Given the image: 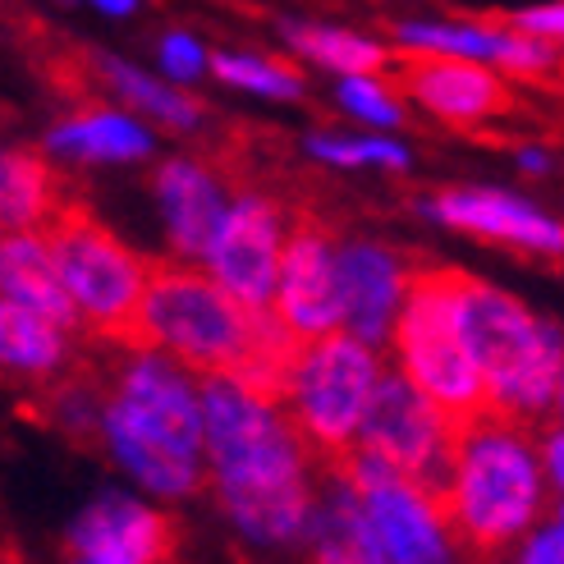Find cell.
<instances>
[{"instance_id": "6da1fadb", "label": "cell", "mask_w": 564, "mask_h": 564, "mask_svg": "<svg viewBox=\"0 0 564 564\" xmlns=\"http://www.w3.org/2000/svg\"><path fill=\"white\" fill-rule=\"evenodd\" d=\"M207 496L235 542L262 560L303 555L326 459L275 394L239 377H203Z\"/></svg>"}, {"instance_id": "277c9868", "label": "cell", "mask_w": 564, "mask_h": 564, "mask_svg": "<svg viewBox=\"0 0 564 564\" xmlns=\"http://www.w3.org/2000/svg\"><path fill=\"white\" fill-rule=\"evenodd\" d=\"M441 500L468 555H510L546 523L555 500L538 427L491 409L468 417Z\"/></svg>"}, {"instance_id": "44dd1931", "label": "cell", "mask_w": 564, "mask_h": 564, "mask_svg": "<svg viewBox=\"0 0 564 564\" xmlns=\"http://www.w3.org/2000/svg\"><path fill=\"white\" fill-rule=\"evenodd\" d=\"M74 354H78L74 326L0 299V362H6L10 381L46 390L74 372Z\"/></svg>"}, {"instance_id": "9c48e42d", "label": "cell", "mask_w": 564, "mask_h": 564, "mask_svg": "<svg viewBox=\"0 0 564 564\" xmlns=\"http://www.w3.org/2000/svg\"><path fill=\"white\" fill-rule=\"evenodd\" d=\"M335 464L354 477V487L368 500L386 564H468V546L459 542L436 491L409 482L368 449H349Z\"/></svg>"}, {"instance_id": "603a6c76", "label": "cell", "mask_w": 564, "mask_h": 564, "mask_svg": "<svg viewBox=\"0 0 564 564\" xmlns=\"http://www.w3.org/2000/svg\"><path fill=\"white\" fill-rule=\"evenodd\" d=\"M93 74L133 110V116H143V120H152L161 129H171V133H203L207 129V106L203 101H193L180 83L156 78L143 65L124 61V55L97 51L93 55Z\"/></svg>"}, {"instance_id": "d590c367", "label": "cell", "mask_w": 564, "mask_h": 564, "mask_svg": "<svg viewBox=\"0 0 564 564\" xmlns=\"http://www.w3.org/2000/svg\"><path fill=\"white\" fill-rule=\"evenodd\" d=\"M555 417L564 422V377H560V394H555Z\"/></svg>"}, {"instance_id": "e575fe53", "label": "cell", "mask_w": 564, "mask_h": 564, "mask_svg": "<svg viewBox=\"0 0 564 564\" xmlns=\"http://www.w3.org/2000/svg\"><path fill=\"white\" fill-rule=\"evenodd\" d=\"M546 523H551V528L560 532V538H564V496H555V500H551V514H546Z\"/></svg>"}, {"instance_id": "7402d4cb", "label": "cell", "mask_w": 564, "mask_h": 564, "mask_svg": "<svg viewBox=\"0 0 564 564\" xmlns=\"http://www.w3.org/2000/svg\"><path fill=\"white\" fill-rule=\"evenodd\" d=\"M0 290H6L10 303H23L33 313H46L55 322H65L74 330H88L78 317V307L65 290L61 271H55L51 243L42 230H10L6 243H0Z\"/></svg>"}, {"instance_id": "30bf717a", "label": "cell", "mask_w": 564, "mask_h": 564, "mask_svg": "<svg viewBox=\"0 0 564 564\" xmlns=\"http://www.w3.org/2000/svg\"><path fill=\"white\" fill-rule=\"evenodd\" d=\"M459 427H464L459 417H449L432 394H422L400 368H390L381 377V390L354 449H368L400 477L441 496L449 482V468H455Z\"/></svg>"}, {"instance_id": "cb8c5ba5", "label": "cell", "mask_w": 564, "mask_h": 564, "mask_svg": "<svg viewBox=\"0 0 564 564\" xmlns=\"http://www.w3.org/2000/svg\"><path fill=\"white\" fill-rule=\"evenodd\" d=\"M51 161L55 156L33 148H6V156H0V216H6V230H46L74 203V197H65Z\"/></svg>"}, {"instance_id": "52a82bcc", "label": "cell", "mask_w": 564, "mask_h": 564, "mask_svg": "<svg viewBox=\"0 0 564 564\" xmlns=\"http://www.w3.org/2000/svg\"><path fill=\"white\" fill-rule=\"evenodd\" d=\"M42 235L51 243L55 271H61L93 340L133 345L138 313H143V299H148L156 267L138 248H129L106 220H97L83 203H69Z\"/></svg>"}, {"instance_id": "7c38bea8", "label": "cell", "mask_w": 564, "mask_h": 564, "mask_svg": "<svg viewBox=\"0 0 564 564\" xmlns=\"http://www.w3.org/2000/svg\"><path fill=\"white\" fill-rule=\"evenodd\" d=\"M65 551L74 564H165L175 551V523L161 500L133 487H106L78 505L65 528Z\"/></svg>"}, {"instance_id": "8d00e7d4", "label": "cell", "mask_w": 564, "mask_h": 564, "mask_svg": "<svg viewBox=\"0 0 564 564\" xmlns=\"http://www.w3.org/2000/svg\"><path fill=\"white\" fill-rule=\"evenodd\" d=\"M65 564H74V560H65Z\"/></svg>"}, {"instance_id": "2e32d148", "label": "cell", "mask_w": 564, "mask_h": 564, "mask_svg": "<svg viewBox=\"0 0 564 564\" xmlns=\"http://www.w3.org/2000/svg\"><path fill=\"white\" fill-rule=\"evenodd\" d=\"M390 42L404 55H455V61H477L500 74H546L555 65V46L523 33L510 19H400L390 28Z\"/></svg>"}, {"instance_id": "8992f818", "label": "cell", "mask_w": 564, "mask_h": 564, "mask_svg": "<svg viewBox=\"0 0 564 564\" xmlns=\"http://www.w3.org/2000/svg\"><path fill=\"white\" fill-rule=\"evenodd\" d=\"M386 372L390 362L377 345L358 340L349 330H330L299 345L285 386H280V404L290 409L303 441L326 464H335L358 445Z\"/></svg>"}, {"instance_id": "d4e9b609", "label": "cell", "mask_w": 564, "mask_h": 564, "mask_svg": "<svg viewBox=\"0 0 564 564\" xmlns=\"http://www.w3.org/2000/svg\"><path fill=\"white\" fill-rule=\"evenodd\" d=\"M280 42H285L299 61L317 65L335 78H358V74H386L394 65V51L358 28L340 23H313V19H280Z\"/></svg>"}, {"instance_id": "8fae6325", "label": "cell", "mask_w": 564, "mask_h": 564, "mask_svg": "<svg viewBox=\"0 0 564 564\" xmlns=\"http://www.w3.org/2000/svg\"><path fill=\"white\" fill-rule=\"evenodd\" d=\"M294 230V216L285 203L271 193H235L230 212H225L216 239L207 243L203 271L220 290H230L252 313H271L275 307V280H280V258Z\"/></svg>"}, {"instance_id": "7a4b0ae2", "label": "cell", "mask_w": 564, "mask_h": 564, "mask_svg": "<svg viewBox=\"0 0 564 564\" xmlns=\"http://www.w3.org/2000/svg\"><path fill=\"white\" fill-rule=\"evenodd\" d=\"M106 409L97 445L120 477L161 505L207 491L203 377L152 345H116L106 362Z\"/></svg>"}, {"instance_id": "ac0fdd59", "label": "cell", "mask_w": 564, "mask_h": 564, "mask_svg": "<svg viewBox=\"0 0 564 564\" xmlns=\"http://www.w3.org/2000/svg\"><path fill=\"white\" fill-rule=\"evenodd\" d=\"M152 197L165 220V239L184 262H203L207 243L216 239L225 212H230V184L203 156H171L156 165Z\"/></svg>"}, {"instance_id": "ffe728a7", "label": "cell", "mask_w": 564, "mask_h": 564, "mask_svg": "<svg viewBox=\"0 0 564 564\" xmlns=\"http://www.w3.org/2000/svg\"><path fill=\"white\" fill-rule=\"evenodd\" d=\"M42 152L83 165H133L156 152V133L129 106H78L74 116L46 129Z\"/></svg>"}, {"instance_id": "3957f363", "label": "cell", "mask_w": 564, "mask_h": 564, "mask_svg": "<svg viewBox=\"0 0 564 564\" xmlns=\"http://www.w3.org/2000/svg\"><path fill=\"white\" fill-rule=\"evenodd\" d=\"M180 358L197 377H239L280 400L303 340L275 313H252L197 267H156L138 313V340Z\"/></svg>"}, {"instance_id": "f546056e", "label": "cell", "mask_w": 564, "mask_h": 564, "mask_svg": "<svg viewBox=\"0 0 564 564\" xmlns=\"http://www.w3.org/2000/svg\"><path fill=\"white\" fill-rule=\"evenodd\" d=\"M514 28H523V33L542 37L551 46H564V0H546V6H532V10H519L510 14Z\"/></svg>"}, {"instance_id": "9a60e30c", "label": "cell", "mask_w": 564, "mask_h": 564, "mask_svg": "<svg viewBox=\"0 0 564 564\" xmlns=\"http://www.w3.org/2000/svg\"><path fill=\"white\" fill-rule=\"evenodd\" d=\"M394 88L422 116H432L449 129L491 124L514 106V93L500 78V69L455 61V55H404V65L394 69Z\"/></svg>"}, {"instance_id": "83f0119b", "label": "cell", "mask_w": 564, "mask_h": 564, "mask_svg": "<svg viewBox=\"0 0 564 564\" xmlns=\"http://www.w3.org/2000/svg\"><path fill=\"white\" fill-rule=\"evenodd\" d=\"M335 106H340L349 120L368 124L377 133H390V129L404 124V93L394 88V78H377V74L340 78V88H335Z\"/></svg>"}, {"instance_id": "484cf974", "label": "cell", "mask_w": 564, "mask_h": 564, "mask_svg": "<svg viewBox=\"0 0 564 564\" xmlns=\"http://www.w3.org/2000/svg\"><path fill=\"white\" fill-rule=\"evenodd\" d=\"M212 74L225 88H239L262 101H299L307 93L299 65L280 61V55H262V51H212Z\"/></svg>"}, {"instance_id": "836d02e7", "label": "cell", "mask_w": 564, "mask_h": 564, "mask_svg": "<svg viewBox=\"0 0 564 564\" xmlns=\"http://www.w3.org/2000/svg\"><path fill=\"white\" fill-rule=\"evenodd\" d=\"M519 171H532V175H546L551 171V156L542 148H523L519 152Z\"/></svg>"}, {"instance_id": "4dcf8cb0", "label": "cell", "mask_w": 564, "mask_h": 564, "mask_svg": "<svg viewBox=\"0 0 564 564\" xmlns=\"http://www.w3.org/2000/svg\"><path fill=\"white\" fill-rule=\"evenodd\" d=\"M510 564H564V538L551 523H542L510 551Z\"/></svg>"}, {"instance_id": "4316f807", "label": "cell", "mask_w": 564, "mask_h": 564, "mask_svg": "<svg viewBox=\"0 0 564 564\" xmlns=\"http://www.w3.org/2000/svg\"><path fill=\"white\" fill-rule=\"evenodd\" d=\"M303 152L335 171H409L413 156L390 133H307Z\"/></svg>"}, {"instance_id": "4fadbf2b", "label": "cell", "mask_w": 564, "mask_h": 564, "mask_svg": "<svg viewBox=\"0 0 564 564\" xmlns=\"http://www.w3.org/2000/svg\"><path fill=\"white\" fill-rule=\"evenodd\" d=\"M294 340H317V335L345 330L340 307V239L317 216H294V230L280 258L275 280V307Z\"/></svg>"}, {"instance_id": "ba28073f", "label": "cell", "mask_w": 564, "mask_h": 564, "mask_svg": "<svg viewBox=\"0 0 564 564\" xmlns=\"http://www.w3.org/2000/svg\"><path fill=\"white\" fill-rule=\"evenodd\" d=\"M390 368H400L422 394H432L449 417L468 422L487 413V386L455 317V267L413 271L409 299L390 335Z\"/></svg>"}, {"instance_id": "e0dca14e", "label": "cell", "mask_w": 564, "mask_h": 564, "mask_svg": "<svg viewBox=\"0 0 564 564\" xmlns=\"http://www.w3.org/2000/svg\"><path fill=\"white\" fill-rule=\"evenodd\" d=\"M413 271L404 252H394L381 239L349 235L340 239V307H345V330L368 340L377 349H390L394 322L409 299Z\"/></svg>"}, {"instance_id": "1f68e13d", "label": "cell", "mask_w": 564, "mask_h": 564, "mask_svg": "<svg viewBox=\"0 0 564 564\" xmlns=\"http://www.w3.org/2000/svg\"><path fill=\"white\" fill-rule=\"evenodd\" d=\"M542 441V464H546V482L555 496H564V422H546V427L538 432Z\"/></svg>"}, {"instance_id": "5bb4252c", "label": "cell", "mask_w": 564, "mask_h": 564, "mask_svg": "<svg viewBox=\"0 0 564 564\" xmlns=\"http://www.w3.org/2000/svg\"><path fill=\"white\" fill-rule=\"evenodd\" d=\"M417 212L482 243L532 252V258H564V220L505 188H441L422 197Z\"/></svg>"}, {"instance_id": "d6a6232c", "label": "cell", "mask_w": 564, "mask_h": 564, "mask_svg": "<svg viewBox=\"0 0 564 564\" xmlns=\"http://www.w3.org/2000/svg\"><path fill=\"white\" fill-rule=\"evenodd\" d=\"M83 6H93L97 14H110V19H124V14H133L143 0H83Z\"/></svg>"}, {"instance_id": "5b68a950", "label": "cell", "mask_w": 564, "mask_h": 564, "mask_svg": "<svg viewBox=\"0 0 564 564\" xmlns=\"http://www.w3.org/2000/svg\"><path fill=\"white\" fill-rule=\"evenodd\" d=\"M455 317L477 372H482L487 409L519 417L528 427H542L546 417H555V394L564 377V326L468 271H455Z\"/></svg>"}, {"instance_id": "f1b7e54d", "label": "cell", "mask_w": 564, "mask_h": 564, "mask_svg": "<svg viewBox=\"0 0 564 564\" xmlns=\"http://www.w3.org/2000/svg\"><path fill=\"white\" fill-rule=\"evenodd\" d=\"M212 69V51L197 42L193 33H184V28H171L161 42H156V74L180 83V88H188V83H197Z\"/></svg>"}, {"instance_id": "d6986e66", "label": "cell", "mask_w": 564, "mask_h": 564, "mask_svg": "<svg viewBox=\"0 0 564 564\" xmlns=\"http://www.w3.org/2000/svg\"><path fill=\"white\" fill-rule=\"evenodd\" d=\"M303 564H386L368 500L340 464L322 468L313 528L303 542Z\"/></svg>"}]
</instances>
